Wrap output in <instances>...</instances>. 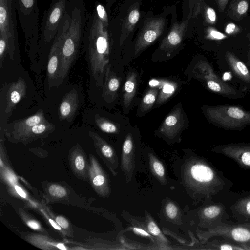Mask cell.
<instances>
[{"label": "cell", "mask_w": 250, "mask_h": 250, "mask_svg": "<svg viewBox=\"0 0 250 250\" xmlns=\"http://www.w3.org/2000/svg\"><path fill=\"white\" fill-rule=\"evenodd\" d=\"M107 8L96 1L87 17L83 41L90 62L92 75L98 87H102L106 68L109 64L113 38L110 31Z\"/></svg>", "instance_id": "6da1fadb"}, {"label": "cell", "mask_w": 250, "mask_h": 250, "mask_svg": "<svg viewBox=\"0 0 250 250\" xmlns=\"http://www.w3.org/2000/svg\"><path fill=\"white\" fill-rule=\"evenodd\" d=\"M66 10L70 21L61 50L58 84L66 77L77 57L86 23V8L83 0H68Z\"/></svg>", "instance_id": "7a4b0ae2"}, {"label": "cell", "mask_w": 250, "mask_h": 250, "mask_svg": "<svg viewBox=\"0 0 250 250\" xmlns=\"http://www.w3.org/2000/svg\"><path fill=\"white\" fill-rule=\"evenodd\" d=\"M14 0L18 20L25 38V51L32 62H35L39 39L38 0Z\"/></svg>", "instance_id": "3957f363"}, {"label": "cell", "mask_w": 250, "mask_h": 250, "mask_svg": "<svg viewBox=\"0 0 250 250\" xmlns=\"http://www.w3.org/2000/svg\"><path fill=\"white\" fill-rule=\"evenodd\" d=\"M202 110L208 122L222 129L240 131L250 126V111L239 105H204Z\"/></svg>", "instance_id": "277c9868"}, {"label": "cell", "mask_w": 250, "mask_h": 250, "mask_svg": "<svg viewBox=\"0 0 250 250\" xmlns=\"http://www.w3.org/2000/svg\"><path fill=\"white\" fill-rule=\"evenodd\" d=\"M193 73L195 77L201 81L210 92L229 99L244 96L243 92L223 81L206 61H198L194 67Z\"/></svg>", "instance_id": "5b68a950"}, {"label": "cell", "mask_w": 250, "mask_h": 250, "mask_svg": "<svg viewBox=\"0 0 250 250\" xmlns=\"http://www.w3.org/2000/svg\"><path fill=\"white\" fill-rule=\"evenodd\" d=\"M16 14L14 0H0V38L6 41L11 60L19 50Z\"/></svg>", "instance_id": "8992f818"}, {"label": "cell", "mask_w": 250, "mask_h": 250, "mask_svg": "<svg viewBox=\"0 0 250 250\" xmlns=\"http://www.w3.org/2000/svg\"><path fill=\"white\" fill-rule=\"evenodd\" d=\"M68 0H52L42 19L38 50L51 44L61 21L66 13Z\"/></svg>", "instance_id": "52a82bcc"}, {"label": "cell", "mask_w": 250, "mask_h": 250, "mask_svg": "<svg viewBox=\"0 0 250 250\" xmlns=\"http://www.w3.org/2000/svg\"><path fill=\"white\" fill-rule=\"evenodd\" d=\"M166 24V20L162 16L151 17L146 20L135 42V54L143 51L161 36Z\"/></svg>", "instance_id": "ba28073f"}, {"label": "cell", "mask_w": 250, "mask_h": 250, "mask_svg": "<svg viewBox=\"0 0 250 250\" xmlns=\"http://www.w3.org/2000/svg\"><path fill=\"white\" fill-rule=\"evenodd\" d=\"M188 24V20L173 23L169 31L162 40L160 49L170 53L178 48L182 43Z\"/></svg>", "instance_id": "9c48e42d"}, {"label": "cell", "mask_w": 250, "mask_h": 250, "mask_svg": "<svg viewBox=\"0 0 250 250\" xmlns=\"http://www.w3.org/2000/svg\"><path fill=\"white\" fill-rule=\"evenodd\" d=\"M184 118L181 108L176 107L165 118L159 132L169 139H173L184 126Z\"/></svg>", "instance_id": "30bf717a"}, {"label": "cell", "mask_w": 250, "mask_h": 250, "mask_svg": "<svg viewBox=\"0 0 250 250\" xmlns=\"http://www.w3.org/2000/svg\"><path fill=\"white\" fill-rule=\"evenodd\" d=\"M47 120L43 110L40 109L31 116L7 124L4 128V132L7 137H9Z\"/></svg>", "instance_id": "8fae6325"}, {"label": "cell", "mask_w": 250, "mask_h": 250, "mask_svg": "<svg viewBox=\"0 0 250 250\" xmlns=\"http://www.w3.org/2000/svg\"><path fill=\"white\" fill-rule=\"evenodd\" d=\"M55 129V126L47 120L8 137L17 141L26 142L48 135Z\"/></svg>", "instance_id": "7c38bea8"}, {"label": "cell", "mask_w": 250, "mask_h": 250, "mask_svg": "<svg viewBox=\"0 0 250 250\" xmlns=\"http://www.w3.org/2000/svg\"><path fill=\"white\" fill-rule=\"evenodd\" d=\"M26 89V82L21 77H19L16 82L10 83L6 93L5 112L6 114L11 113L17 104L24 97Z\"/></svg>", "instance_id": "4fadbf2b"}, {"label": "cell", "mask_w": 250, "mask_h": 250, "mask_svg": "<svg viewBox=\"0 0 250 250\" xmlns=\"http://www.w3.org/2000/svg\"><path fill=\"white\" fill-rule=\"evenodd\" d=\"M78 104V93L75 89L73 88L65 95L59 106L60 120L70 122L75 114Z\"/></svg>", "instance_id": "5bb4252c"}, {"label": "cell", "mask_w": 250, "mask_h": 250, "mask_svg": "<svg viewBox=\"0 0 250 250\" xmlns=\"http://www.w3.org/2000/svg\"><path fill=\"white\" fill-rule=\"evenodd\" d=\"M120 86V80L116 74L111 70L109 64L105 69L102 96L108 103L115 100Z\"/></svg>", "instance_id": "9a60e30c"}, {"label": "cell", "mask_w": 250, "mask_h": 250, "mask_svg": "<svg viewBox=\"0 0 250 250\" xmlns=\"http://www.w3.org/2000/svg\"><path fill=\"white\" fill-rule=\"evenodd\" d=\"M225 58L229 69L238 79L250 84V71L236 56L229 51H226Z\"/></svg>", "instance_id": "2e32d148"}, {"label": "cell", "mask_w": 250, "mask_h": 250, "mask_svg": "<svg viewBox=\"0 0 250 250\" xmlns=\"http://www.w3.org/2000/svg\"><path fill=\"white\" fill-rule=\"evenodd\" d=\"M186 174L188 175L190 179L199 183L208 182L213 179V173L212 170L205 165L194 164L187 169Z\"/></svg>", "instance_id": "e0dca14e"}, {"label": "cell", "mask_w": 250, "mask_h": 250, "mask_svg": "<svg viewBox=\"0 0 250 250\" xmlns=\"http://www.w3.org/2000/svg\"><path fill=\"white\" fill-rule=\"evenodd\" d=\"M134 144L131 134H128L124 141L122 153V168L130 172L133 168Z\"/></svg>", "instance_id": "ac0fdd59"}, {"label": "cell", "mask_w": 250, "mask_h": 250, "mask_svg": "<svg viewBox=\"0 0 250 250\" xmlns=\"http://www.w3.org/2000/svg\"><path fill=\"white\" fill-rule=\"evenodd\" d=\"M89 135L93 140L95 147L102 155L117 166L118 163L115 159L116 156L113 148L95 132L90 131Z\"/></svg>", "instance_id": "d6986e66"}, {"label": "cell", "mask_w": 250, "mask_h": 250, "mask_svg": "<svg viewBox=\"0 0 250 250\" xmlns=\"http://www.w3.org/2000/svg\"><path fill=\"white\" fill-rule=\"evenodd\" d=\"M92 183L94 188L102 194L108 191V182L105 175L96 162L93 161L92 167Z\"/></svg>", "instance_id": "ffe728a7"}, {"label": "cell", "mask_w": 250, "mask_h": 250, "mask_svg": "<svg viewBox=\"0 0 250 250\" xmlns=\"http://www.w3.org/2000/svg\"><path fill=\"white\" fill-rule=\"evenodd\" d=\"M249 7L248 0H231L227 15L235 21H239L246 15Z\"/></svg>", "instance_id": "44dd1931"}, {"label": "cell", "mask_w": 250, "mask_h": 250, "mask_svg": "<svg viewBox=\"0 0 250 250\" xmlns=\"http://www.w3.org/2000/svg\"><path fill=\"white\" fill-rule=\"evenodd\" d=\"M137 86L136 74L132 72L128 75L124 88L123 104L125 107H128L136 93Z\"/></svg>", "instance_id": "7402d4cb"}, {"label": "cell", "mask_w": 250, "mask_h": 250, "mask_svg": "<svg viewBox=\"0 0 250 250\" xmlns=\"http://www.w3.org/2000/svg\"><path fill=\"white\" fill-rule=\"evenodd\" d=\"M140 16V12L138 8H131L125 20L123 28V31L124 32L122 38L120 40V44L122 43L128 34L133 30L139 20Z\"/></svg>", "instance_id": "603a6c76"}, {"label": "cell", "mask_w": 250, "mask_h": 250, "mask_svg": "<svg viewBox=\"0 0 250 250\" xmlns=\"http://www.w3.org/2000/svg\"><path fill=\"white\" fill-rule=\"evenodd\" d=\"M94 121L96 125L103 132L112 134L119 132V128L117 125L104 117L95 114Z\"/></svg>", "instance_id": "cb8c5ba5"}, {"label": "cell", "mask_w": 250, "mask_h": 250, "mask_svg": "<svg viewBox=\"0 0 250 250\" xmlns=\"http://www.w3.org/2000/svg\"><path fill=\"white\" fill-rule=\"evenodd\" d=\"M177 87V84L173 82L166 81L163 83L158 96L156 104L159 105L166 102L174 94Z\"/></svg>", "instance_id": "d4e9b609"}, {"label": "cell", "mask_w": 250, "mask_h": 250, "mask_svg": "<svg viewBox=\"0 0 250 250\" xmlns=\"http://www.w3.org/2000/svg\"><path fill=\"white\" fill-rule=\"evenodd\" d=\"M158 93L157 87L150 88L146 92L140 104V109L142 111H147L152 107L156 100Z\"/></svg>", "instance_id": "484cf974"}, {"label": "cell", "mask_w": 250, "mask_h": 250, "mask_svg": "<svg viewBox=\"0 0 250 250\" xmlns=\"http://www.w3.org/2000/svg\"><path fill=\"white\" fill-rule=\"evenodd\" d=\"M150 168L155 176L162 181L165 179V170L162 163L153 155H149Z\"/></svg>", "instance_id": "4316f807"}, {"label": "cell", "mask_w": 250, "mask_h": 250, "mask_svg": "<svg viewBox=\"0 0 250 250\" xmlns=\"http://www.w3.org/2000/svg\"><path fill=\"white\" fill-rule=\"evenodd\" d=\"M73 164L77 171L82 172L85 167V161L79 147H76L74 150Z\"/></svg>", "instance_id": "83f0119b"}, {"label": "cell", "mask_w": 250, "mask_h": 250, "mask_svg": "<svg viewBox=\"0 0 250 250\" xmlns=\"http://www.w3.org/2000/svg\"><path fill=\"white\" fill-rule=\"evenodd\" d=\"M231 236L236 241H247L250 239V232L244 228H236L232 231Z\"/></svg>", "instance_id": "f1b7e54d"}, {"label": "cell", "mask_w": 250, "mask_h": 250, "mask_svg": "<svg viewBox=\"0 0 250 250\" xmlns=\"http://www.w3.org/2000/svg\"><path fill=\"white\" fill-rule=\"evenodd\" d=\"M48 192L51 196L58 198H63L67 194L66 189L62 186L57 184L51 185L49 187Z\"/></svg>", "instance_id": "f546056e"}, {"label": "cell", "mask_w": 250, "mask_h": 250, "mask_svg": "<svg viewBox=\"0 0 250 250\" xmlns=\"http://www.w3.org/2000/svg\"><path fill=\"white\" fill-rule=\"evenodd\" d=\"M204 17L205 22L209 24H215L216 21V14L215 11L208 6L204 8Z\"/></svg>", "instance_id": "4dcf8cb0"}, {"label": "cell", "mask_w": 250, "mask_h": 250, "mask_svg": "<svg viewBox=\"0 0 250 250\" xmlns=\"http://www.w3.org/2000/svg\"><path fill=\"white\" fill-rule=\"evenodd\" d=\"M206 38L213 40H221L227 38L226 35L213 27H208L205 32Z\"/></svg>", "instance_id": "1f68e13d"}, {"label": "cell", "mask_w": 250, "mask_h": 250, "mask_svg": "<svg viewBox=\"0 0 250 250\" xmlns=\"http://www.w3.org/2000/svg\"><path fill=\"white\" fill-rule=\"evenodd\" d=\"M165 211L167 216L170 219L176 218L178 212L177 206L171 202L167 204L165 207Z\"/></svg>", "instance_id": "d6a6232c"}, {"label": "cell", "mask_w": 250, "mask_h": 250, "mask_svg": "<svg viewBox=\"0 0 250 250\" xmlns=\"http://www.w3.org/2000/svg\"><path fill=\"white\" fill-rule=\"evenodd\" d=\"M220 211V208L217 206H211L204 210V215L209 218H213L217 216Z\"/></svg>", "instance_id": "836d02e7"}, {"label": "cell", "mask_w": 250, "mask_h": 250, "mask_svg": "<svg viewBox=\"0 0 250 250\" xmlns=\"http://www.w3.org/2000/svg\"><path fill=\"white\" fill-rule=\"evenodd\" d=\"M147 229L150 233H151L152 235L163 238L159 228L156 224V223L153 221H150L148 223L147 225Z\"/></svg>", "instance_id": "e575fe53"}, {"label": "cell", "mask_w": 250, "mask_h": 250, "mask_svg": "<svg viewBox=\"0 0 250 250\" xmlns=\"http://www.w3.org/2000/svg\"><path fill=\"white\" fill-rule=\"evenodd\" d=\"M225 31L228 35H235L240 32V29L235 24L229 23L226 25Z\"/></svg>", "instance_id": "d590c367"}, {"label": "cell", "mask_w": 250, "mask_h": 250, "mask_svg": "<svg viewBox=\"0 0 250 250\" xmlns=\"http://www.w3.org/2000/svg\"><path fill=\"white\" fill-rule=\"evenodd\" d=\"M56 222L63 229H67L69 227V222L64 217L58 216L56 218Z\"/></svg>", "instance_id": "8d00e7d4"}, {"label": "cell", "mask_w": 250, "mask_h": 250, "mask_svg": "<svg viewBox=\"0 0 250 250\" xmlns=\"http://www.w3.org/2000/svg\"><path fill=\"white\" fill-rule=\"evenodd\" d=\"M220 12H224L229 0H215Z\"/></svg>", "instance_id": "74e56055"}, {"label": "cell", "mask_w": 250, "mask_h": 250, "mask_svg": "<svg viewBox=\"0 0 250 250\" xmlns=\"http://www.w3.org/2000/svg\"><path fill=\"white\" fill-rule=\"evenodd\" d=\"M243 163L248 166H250V151H246L241 156Z\"/></svg>", "instance_id": "f35d334b"}, {"label": "cell", "mask_w": 250, "mask_h": 250, "mask_svg": "<svg viewBox=\"0 0 250 250\" xmlns=\"http://www.w3.org/2000/svg\"><path fill=\"white\" fill-rule=\"evenodd\" d=\"M27 224L31 228L34 229H39L40 225L39 223L35 221L30 220L27 222Z\"/></svg>", "instance_id": "ab89813d"}, {"label": "cell", "mask_w": 250, "mask_h": 250, "mask_svg": "<svg viewBox=\"0 0 250 250\" xmlns=\"http://www.w3.org/2000/svg\"><path fill=\"white\" fill-rule=\"evenodd\" d=\"M133 231L136 233L141 235L142 236H149V234L147 232H146L145 230H144L140 228H134L133 229Z\"/></svg>", "instance_id": "60d3db41"}, {"label": "cell", "mask_w": 250, "mask_h": 250, "mask_svg": "<svg viewBox=\"0 0 250 250\" xmlns=\"http://www.w3.org/2000/svg\"><path fill=\"white\" fill-rule=\"evenodd\" d=\"M49 222L50 223V224H51V225L56 229H58V230H61V226L56 222H55L54 221H53V220L52 219H49Z\"/></svg>", "instance_id": "b9f144b4"}, {"label": "cell", "mask_w": 250, "mask_h": 250, "mask_svg": "<svg viewBox=\"0 0 250 250\" xmlns=\"http://www.w3.org/2000/svg\"><path fill=\"white\" fill-rule=\"evenodd\" d=\"M105 4L108 8H110L117 0H104Z\"/></svg>", "instance_id": "7bdbcfd3"}, {"label": "cell", "mask_w": 250, "mask_h": 250, "mask_svg": "<svg viewBox=\"0 0 250 250\" xmlns=\"http://www.w3.org/2000/svg\"><path fill=\"white\" fill-rule=\"evenodd\" d=\"M221 250H233V248L231 246L229 245H223L220 247Z\"/></svg>", "instance_id": "ee69618b"}, {"label": "cell", "mask_w": 250, "mask_h": 250, "mask_svg": "<svg viewBox=\"0 0 250 250\" xmlns=\"http://www.w3.org/2000/svg\"><path fill=\"white\" fill-rule=\"evenodd\" d=\"M247 211L248 213L250 214V201H249L246 206Z\"/></svg>", "instance_id": "f6af8a7d"}, {"label": "cell", "mask_w": 250, "mask_h": 250, "mask_svg": "<svg viewBox=\"0 0 250 250\" xmlns=\"http://www.w3.org/2000/svg\"><path fill=\"white\" fill-rule=\"evenodd\" d=\"M248 60L249 64L250 66V48H249V50L248 54Z\"/></svg>", "instance_id": "bcb514c9"}, {"label": "cell", "mask_w": 250, "mask_h": 250, "mask_svg": "<svg viewBox=\"0 0 250 250\" xmlns=\"http://www.w3.org/2000/svg\"><path fill=\"white\" fill-rule=\"evenodd\" d=\"M247 37L248 39V40L250 41V32L247 34Z\"/></svg>", "instance_id": "7dc6e473"}]
</instances>
